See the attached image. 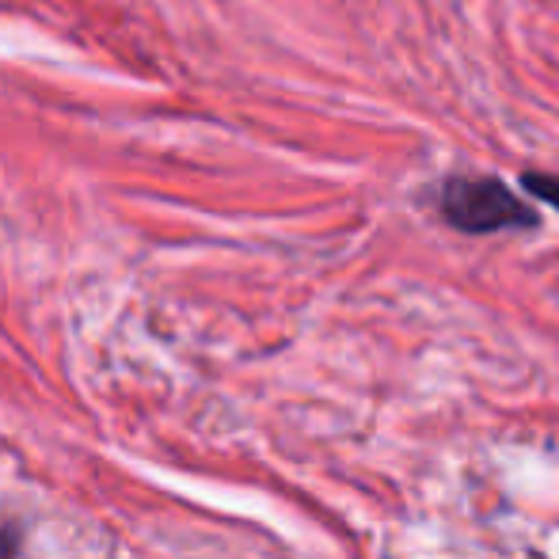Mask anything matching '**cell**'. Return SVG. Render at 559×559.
I'll use <instances>...</instances> for the list:
<instances>
[{
  "label": "cell",
  "mask_w": 559,
  "mask_h": 559,
  "mask_svg": "<svg viewBox=\"0 0 559 559\" xmlns=\"http://www.w3.org/2000/svg\"><path fill=\"white\" fill-rule=\"evenodd\" d=\"M438 210L456 233H507V228H533L540 222L537 210L525 206L507 183L484 176V179H468V176H453L442 183L438 191Z\"/></svg>",
  "instance_id": "1"
},
{
  "label": "cell",
  "mask_w": 559,
  "mask_h": 559,
  "mask_svg": "<svg viewBox=\"0 0 559 559\" xmlns=\"http://www.w3.org/2000/svg\"><path fill=\"white\" fill-rule=\"evenodd\" d=\"M522 183L530 194H537L540 202H548L552 210H559V176H548V171H525Z\"/></svg>",
  "instance_id": "2"
},
{
  "label": "cell",
  "mask_w": 559,
  "mask_h": 559,
  "mask_svg": "<svg viewBox=\"0 0 559 559\" xmlns=\"http://www.w3.org/2000/svg\"><path fill=\"white\" fill-rule=\"evenodd\" d=\"M15 548H20V530H15L12 522H4V518H0V559H12Z\"/></svg>",
  "instance_id": "3"
}]
</instances>
